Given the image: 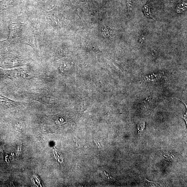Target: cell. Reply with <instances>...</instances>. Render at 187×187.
<instances>
[{
    "label": "cell",
    "instance_id": "3",
    "mask_svg": "<svg viewBox=\"0 0 187 187\" xmlns=\"http://www.w3.org/2000/svg\"><path fill=\"white\" fill-rule=\"evenodd\" d=\"M135 0H127L128 11H131L134 5Z\"/></svg>",
    "mask_w": 187,
    "mask_h": 187
},
{
    "label": "cell",
    "instance_id": "4",
    "mask_svg": "<svg viewBox=\"0 0 187 187\" xmlns=\"http://www.w3.org/2000/svg\"><path fill=\"white\" fill-rule=\"evenodd\" d=\"M145 35H142L141 36L140 38L139 39V42L140 44L143 43L144 41H145Z\"/></svg>",
    "mask_w": 187,
    "mask_h": 187
},
{
    "label": "cell",
    "instance_id": "2",
    "mask_svg": "<svg viewBox=\"0 0 187 187\" xmlns=\"http://www.w3.org/2000/svg\"><path fill=\"white\" fill-rule=\"evenodd\" d=\"M162 76V74L159 73L158 75H150L149 77H146V80H149V81H154L155 80H157L158 78H160V77Z\"/></svg>",
    "mask_w": 187,
    "mask_h": 187
},
{
    "label": "cell",
    "instance_id": "1",
    "mask_svg": "<svg viewBox=\"0 0 187 187\" xmlns=\"http://www.w3.org/2000/svg\"><path fill=\"white\" fill-rule=\"evenodd\" d=\"M18 103L10 100L5 97H3V96L0 95V103L5 104L6 105L10 106H13V104H16Z\"/></svg>",
    "mask_w": 187,
    "mask_h": 187
}]
</instances>
